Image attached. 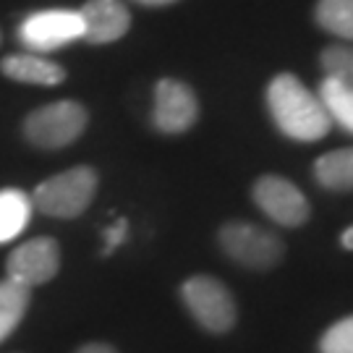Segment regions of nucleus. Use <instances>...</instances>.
Instances as JSON below:
<instances>
[{"label": "nucleus", "instance_id": "nucleus-11", "mask_svg": "<svg viewBox=\"0 0 353 353\" xmlns=\"http://www.w3.org/2000/svg\"><path fill=\"white\" fill-rule=\"evenodd\" d=\"M0 71L21 84H37V87H55L65 81V68L61 63H55L50 58L39 55V52H16L8 55Z\"/></svg>", "mask_w": 353, "mask_h": 353}, {"label": "nucleus", "instance_id": "nucleus-13", "mask_svg": "<svg viewBox=\"0 0 353 353\" xmlns=\"http://www.w3.org/2000/svg\"><path fill=\"white\" fill-rule=\"evenodd\" d=\"M319 102L330 115V123L341 126L345 134L353 137V84H345L341 79L325 76L319 81Z\"/></svg>", "mask_w": 353, "mask_h": 353}, {"label": "nucleus", "instance_id": "nucleus-5", "mask_svg": "<svg viewBox=\"0 0 353 353\" xmlns=\"http://www.w3.org/2000/svg\"><path fill=\"white\" fill-rule=\"evenodd\" d=\"M87 123L89 113L84 105L74 100L50 102L26 115L24 137L37 150H63L84 134Z\"/></svg>", "mask_w": 353, "mask_h": 353}, {"label": "nucleus", "instance_id": "nucleus-18", "mask_svg": "<svg viewBox=\"0 0 353 353\" xmlns=\"http://www.w3.org/2000/svg\"><path fill=\"white\" fill-rule=\"evenodd\" d=\"M319 353H353V314L332 322L316 343Z\"/></svg>", "mask_w": 353, "mask_h": 353}, {"label": "nucleus", "instance_id": "nucleus-14", "mask_svg": "<svg viewBox=\"0 0 353 353\" xmlns=\"http://www.w3.org/2000/svg\"><path fill=\"white\" fill-rule=\"evenodd\" d=\"M32 196L21 189H3L0 191V243H8L16 236L24 233L32 217Z\"/></svg>", "mask_w": 353, "mask_h": 353}, {"label": "nucleus", "instance_id": "nucleus-3", "mask_svg": "<svg viewBox=\"0 0 353 353\" xmlns=\"http://www.w3.org/2000/svg\"><path fill=\"white\" fill-rule=\"evenodd\" d=\"M217 243L230 262L252 272H270L285 259V243L278 233L243 220H230L220 228Z\"/></svg>", "mask_w": 353, "mask_h": 353}, {"label": "nucleus", "instance_id": "nucleus-9", "mask_svg": "<svg viewBox=\"0 0 353 353\" xmlns=\"http://www.w3.org/2000/svg\"><path fill=\"white\" fill-rule=\"evenodd\" d=\"M61 270V246L55 239L39 236V239L24 241L21 246H16L6 262V272L8 280L24 285V288H34V285H45L50 283Z\"/></svg>", "mask_w": 353, "mask_h": 353}, {"label": "nucleus", "instance_id": "nucleus-19", "mask_svg": "<svg viewBox=\"0 0 353 353\" xmlns=\"http://www.w3.org/2000/svg\"><path fill=\"white\" fill-rule=\"evenodd\" d=\"M126 233H128V220H123V217L115 220V225L105 230V254L115 252L126 241Z\"/></svg>", "mask_w": 353, "mask_h": 353}, {"label": "nucleus", "instance_id": "nucleus-7", "mask_svg": "<svg viewBox=\"0 0 353 353\" xmlns=\"http://www.w3.org/2000/svg\"><path fill=\"white\" fill-rule=\"evenodd\" d=\"M19 39L21 45L29 48V52H52L71 45L76 39L84 37V24L79 11L68 8H50V11L29 13L19 24Z\"/></svg>", "mask_w": 353, "mask_h": 353}, {"label": "nucleus", "instance_id": "nucleus-16", "mask_svg": "<svg viewBox=\"0 0 353 353\" xmlns=\"http://www.w3.org/2000/svg\"><path fill=\"white\" fill-rule=\"evenodd\" d=\"M32 293L29 288L13 283V280H0V343L19 327V322L24 319L29 309Z\"/></svg>", "mask_w": 353, "mask_h": 353}, {"label": "nucleus", "instance_id": "nucleus-12", "mask_svg": "<svg viewBox=\"0 0 353 353\" xmlns=\"http://www.w3.org/2000/svg\"><path fill=\"white\" fill-rule=\"evenodd\" d=\"M314 181L330 194L353 191V147L330 150L314 160Z\"/></svg>", "mask_w": 353, "mask_h": 353}, {"label": "nucleus", "instance_id": "nucleus-2", "mask_svg": "<svg viewBox=\"0 0 353 353\" xmlns=\"http://www.w3.org/2000/svg\"><path fill=\"white\" fill-rule=\"evenodd\" d=\"M97 186H100L97 170L79 165L42 181L29 196L34 210H39L42 214L58 217V220H74L92 204Z\"/></svg>", "mask_w": 353, "mask_h": 353}, {"label": "nucleus", "instance_id": "nucleus-17", "mask_svg": "<svg viewBox=\"0 0 353 353\" xmlns=\"http://www.w3.org/2000/svg\"><path fill=\"white\" fill-rule=\"evenodd\" d=\"M319 65L325 76L353 84V42H332L319 52Z\"/></svg>", "mask_w": 353, "mask_h": 353}, {"label": "nucleus", "instance_id": "nucleus-10", "mask_svg": "<svg viewBox=\"0 0 353 353\" xmlns=\"http://www.w3.org/2000/svg\"><path fill=\"white\" fill-rule=\"evenodd\" d=\"M81 24L89 45H108L115 42L131 29V13L121 0H87L81 8Z\"/></svg>", "mask_w": 353, "mask_h": 353}, {"label": "nucleus", "instance_id": "nucleus-20", "mask_svg": "<svg viewBox=\"0 0 353 353\" xmlns=\"http://www.w3.org/2000/svg\"><path fill=\"white\" fill-rule=\"evenodd\" d=\"M76 353H118L113 345H108V343H87V345H81Z\"/></svg>", "mask_w": 353, "mask_h": 353}, {"label": "nucleus", "instance_id": "nucleus-8", "mask_svg": "<svg viewBox=\"0 0 353 353\" xmlns=\"http://www.w3.org/2000/svg\"><path fill=\"white\" fill-rule=\"evenodd\" d=\"M199 121V100L186 81L178 79H160L154 87V108L152 123L160 134L178 137L186 134Z\"/></svg>", "mask_w": 353, "mask_h": 353}, {"label": "nucleus", "instance_id": "nucleus-6", "mask_svg": "<svg viewBox=\"0 0 353 353\" xmlns=\"http://www.w3.org/2000/svg\"><path fill=\"white\" fill-rule=\"evenodd\" d=\"M252 199L262 212L283 228H301L312 217V204L293 181L278 173H265L254 181Z\"/></svg>", "mask_w": 353, "mask_h": 353}, {"label": "nucleus", "instance_id": "nucleus-1", "mask_svg": "<svg viewBox=\"0 0 353 353\" xmlns=\"http://www.w3.org/2000/svg\"><path fill=\"white\" fill-rule=\"evenodd\" d=\"M265 100L275 128L288 139L312 144L332 131L330 115L325 113L319 97L296 74L283 71L275 76L267 84Z\"/></svg>", "mask_w": 353, "mask_h": 353}, {"label": "nucleus", "instance_id": "nucleus-15", "mask_svg": "<svg viewBox=\"0 0 353 353\" xmlns=\"http://www.w3.org/2000/svg\"><path fill=\"white\" fill-rule=\"evenodd\" d=\"M314 21L338 42H353V0H316Z\"/></svg>", "mask_w": 353, "mask_h": 353}, {"label": "nucleus", "instance_id": "nucleus-4", "mask_svg": "<svg viewBox=\"0 0 353 353\" xmlns=\"http://www.w3.org/2000/svg\"><path fill=\"white\" fill-rule=\"evenodd\" d=\"M181 299L194 322L212 335L230 332L239 322V306L223 280L212 275H191L181 285Z\"/></svg>", "mask_w": 353, "mask_h": 353}, {"label": "nucleus", "instance_id": "nucleus-22", "mask_svg": "<svg viewBox=\"0 0 353 353\" xmlns=\"http://www.w3.org/2000/svg\"><path fill=\"white\" fill-rule=\"evenodd\" d=\"M139 6H147V8H163V6H173L178 0H134Z\"/></svg>", "mask_w": 353, "mask_h": 353}, {"label": "nucleus", "instance_id": "nucleus-21", "mask_svg": "<svg viewBox=\"0 0 353 353\" xmlns=\"http://www.w3.org/2000/svg\"><path fill=\"white\" fill-rule=\"evenodd\" d=\"M341 246L345 249V252H353V225L351 228H345L343 230V236H341Z\"/></svg>", "mask_w": 353, "mask_h": 353}]
</instances>
